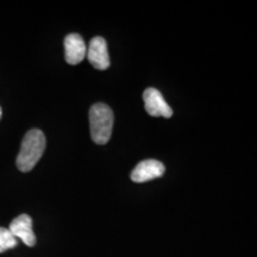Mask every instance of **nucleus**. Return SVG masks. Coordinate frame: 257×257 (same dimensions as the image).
<instances>
[{
  "label": "nucleus",
  "instance_id": "f257e3e1",
  "mask_svg": "<svg viewBox=\"0 0 257 257\" xmlns=\"http://www.w3.org/2000/svg\"><path fill=\"white\" fill-rule=\"evenodd\" d=\"M46 149V136L38 128H31L25 135L16 165L21 172H30L43 155Z\"/></svg>",
  "mask_w": 257,
  "mask_h": 257
},
{
  "label": "nucleus",
  "instance_id": "f03ea898",
  "mask_svg": "<svg viewBox=\"0 0 257 257\" xmlns=\"http://www.w3.org/2000/svg\"><path fill=\"white\" fill-rule=\"evenodd\" d=\"M114 115L107 105H93L89 110V126L92 140L98 144H106L110 141L113 128Z\"/></svg>",
  "mask_w": 257,
  "mask_h": 257
},
{
  "label": "nucleus",
  "instance_id": "7ed1b4c3",
  "mask_svg": "<svg viewBox=\"0 0 257 257\" xmlns=\"http://www.w3.org/2000/svg\"><path fill=\"white\" fill-rule=\"evenodd\" d=\"M143 100L146 112L152 117L170 118L173 115V110L157 89L147 88L143 93Z\"/></svg>",
  "mask_w": 257,
  "mask_h": 257
},
{
  "label": "nucleus",
  "instance_id": "20e7f679",
  "mask_svg": "<svg viewBox=\"0 0 257 257\" xmlns=\"http://www.w3.org/2000/svg\"><path fill=\"white\" fill-rule=\"evenodd\" d=\"M87 59L93 67L99 70H105L111 66L110 55H108L107 43L104 38L98 36L89 42L87 49Z\"/></svg>",
  "mask_w": 257,
  "mask_h": 257
},
{
  "label": "nucleus",
  "instance_id": "39448f33",
  "mask_svg": "<svg viewBox=\"0 0 257 257\" xmlns=\"http://www.w3.org/2000/svg\"><path fill=\"white\" fill-rule=\"evenodd\" d=\"M165 173V165L157 160H144L135 167L130 178L134 182H147L161 178Z\"/></svg>",
  "mask_w": 257,
  "mask_h": 257
},
{
  "label": "nucleus",
  "instance_id": "423d86ee",
  "mask_svg": "<svg viewBox=\"0 0 257 257\" xmlns=\"http://www.w3.org/2000/svg\"><path fill=\"white\" fill-rule=\"evenodd\" d=\"M9 231L16 239H21L27 246H35L36 237L32 231V219L28 214H21L10 224Z\"/></svg>",
  "mask_w": 257,
  "mask_h": 257
},
{
  "label": "nucleus",
  "instance_id": "0eeeda50",
  "mask_svg": "<svg viewBox=\"0 0 257 257\" xmlns=\"http://www.w3.org/2000/svg\"><path fill=\"white\" fill-rule=\"evenodd\" d=\"M87 47L79 34H69L64 38V57L67 63L78 64L85 60Z\"/></svg>",
  "mask_w": 257,
  "mask_h": 257
},
{
  "label": "nucleus",
  "instance_id": "6e6552de",
  "mask_svg": "<svg viewBox=\"0 0 257 257\" xmlns=\"http://www.w3.org/2000/svg\"><path fill=\"white\" fill-rule=\"evenodd\" d=\"M17 239L12 236L9 229L0 227V253L5 252L6 250L14 249L17 246Z\"/></svg>",
  "mask_w": 257,
  "mask_h": 257
},
{
  "label": "nucleus",
  "instance_id": "1a4fd4ad",
  "mask_svg": "<svg viewBox=\"0 0 257 257\" xmlns=\"http://www.w3.org/2000/svg\"><path fill=\"white\" fill-rule=\"evenodd\" d=\"M0 118H2V108H0Z\"/></svg>",
  "mask_w": 257,
  "mask_h": 257
}]
</instances>
